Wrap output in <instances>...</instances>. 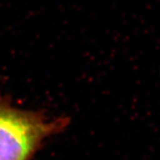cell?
Instances as JSON below:
<instances>
[{"label": "cell", "mask_w": 160, "mask_h": 160, "mask_svg": "<svg viewBox=\"0 0 160 160\" xmlns=\"http://www.w3.org/2000/svg\"><path fill=\"white\" fill-rule=\"evenodd\" d=\"M69 117L52 118L18 108L0 92V160H32L48 138L65 131Z\"/></svg>", "instance_id": "6da1fadb"}]
</instances>
